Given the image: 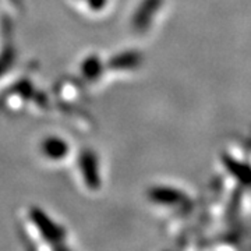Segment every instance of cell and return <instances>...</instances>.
I'll list each match as a JSON object with an SVG mask.
<instances>
[{
    "mask_svg": "<svg viewBox=\"0 0 251 251\" xmlns=\"http://www.w3.org/2000/svg\"><path fill=\"white\" fill-rule=\"evenodd\" d=\"M29 219L35 225L38 232L42 234L46 242L53 243L54 247H59L60 243L66 239V230L57 222H54L50 216L38 206H32L29 209Z\"/></svg>",
    "mask_w": 251,
    "mask_h": 251,
    "instance_id": "6da1fadb",
    "label": "cell"
},
{
    "mask_svg": "<svg viewBox=\"0 0 251 251\" xmlns=\"http://www.w3.org/2000/svg\"><path fill=\"white\" fill-rule=\"evenodd\" d=\"M78 163L85 186L90 190H98L100 187V177H99V163L97 155L91 150H84L80 155Z\"/></svg>",
    "mask_w": 251,
    "mask_h": 251,
    "instance_id": "7a4b0ae2",
    "label": "cell"
},
{
    "mask_svg": "<svg viewBox=\"0 0 251 251\" xmlns=\"http://www.w3.org/2000/svg\"><path fill=\"white\" fill-rule=\"evenodd\" d=\"M41 151L46 158L52 161L63 159L69 153V144L66 143L60 137H48L41 144Z\"/></svg>",
    "mask_w": 251,
    "mask_h": 251,
    "instance_id": "3957f363",
    "label": "cell"
},
{
    "mask_svg": "<svg viewBox=\"0 0 251 251\" xmlns=\"http://www.w3.org/2000/svg\"><path fill=\"white\" fill-rule=\"evenodd\" d=\"M81 73L88 81H94L102 74V63L97 56H88L81 64Z\"/></svg>",
    "mask_w": 251,
    "mask_h": 251,
    "instance_id": "277c9868",
    "label": "cell"
},
{
    "mask_svg": "<svg viewBox=\"0 0 251 251\" xmlns=\"http://www.w3.org/2000/svg\"><path fill=\"white\" fill-rule=\"evenodd\" d=\"M135 62H137L135 60V54H119L113 60H110V67H113V69H125L127 66H134Z\"/></svg>",
    "mask_w": 251,
    "mask_h": 251,
    "instance_id": "5b68a950",
    "label": "cell"
},
{
    "mask_svg": "<svg viewBox=\"0 0 251 251\" xmlns=\"http://www.w3.org/2000/svg\"><path fill=\"white\" fill-rule=\"evenodd\" d=\"M13 63V56L7 52L3 56H0V77L4 74V72L10 67V64Z\"/></svg>",
    "mask_w": 251,
    "mask_h": 251,
    "instance_id": "8992f818",
    "label": "cell"
},
{
    "mask_svg": "<svg viewBox=\"0 0 251 251\" xmlns=\"http://www.w3.org/2000/svg\"><path fill=\"white\" fill-rule=\"evenodd\" d=\"M82 1L87 4L88 9L94 10V11H99V10H102L106 6L108 0H82Z\"/></svg>",
    "mask_w": 251,
    "mask_h": 251,
    "instance_id": "52a82bcc",
    "label": "cell"
}]
</instances>
